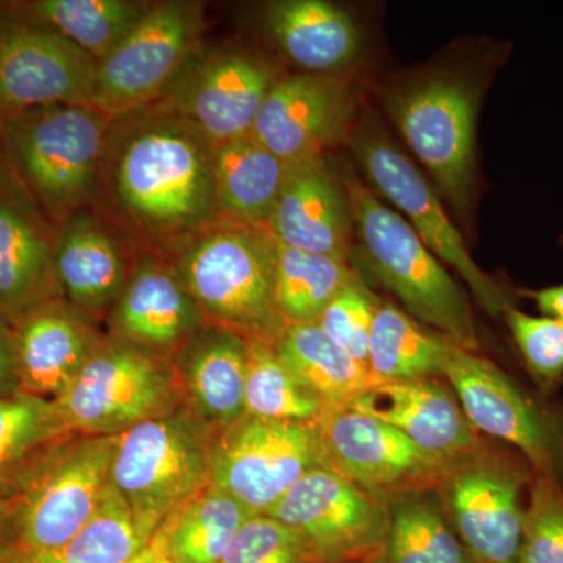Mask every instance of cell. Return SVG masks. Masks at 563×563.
<instances>
[{"label":"cell","mask_w":563,"mask_h":563,"mask_svg":"<svg viewBox=\"0 0 563 563\" xmlns=\"http://www.w3.org/2000/svg\"><path fill=\"white\" fill-rule=\"evenodd\" d=\"M92 207L125 240L166 257L181 240L220 220L213 144L158 106L113 118Z\"/></svg>","instance_id":"1"},{"label":"cell","mask_w":563,"mask_h":563,"mask_svg":"<svg viewBox=\"0 0 563 563\" xmlns=\"http://www.w3.org/2000/svg\"><path fill=\"white\" fill-rule=\"evenodd\" d=\"M335 166L354 225L350 265L390 291L420 324L476 351L477 329L465 290L401 214L377 198L350 165Z\"/></svg>","instance_id":"2"},{"label":"cell","mask_w":563,"mask_h":563,"mask_svg":"<svg viewBox=\"0 0 563 563\" xmlns=\"http://www.w3.org/2000/svg\"><path fill=\"white\" fill-rule=\"evenodd\" d=\"M488 69L477 76L429 66L391 81L380 95L391 124L462 221L476 202L477 118Z\"/></svg>","instance_id":"3"},{"label":"cell","mask_w":563,"mask_h":563,"mask_svg":"<svg viewBox=\"0 0 563 563\" xmlns=\"http://www.w3.org/2000/svg\"><path fill=\"white\" fill-rule=\"evenodd\" d=\"M166 257L207 324L269 344L288 328L277 307V242L268 229L217 220Z\"/></svg>","instance_id":"4"},{"label":"cell","mask_w":563,"mask_h":563,"mask_svg":"<svg viewBox=\"0 0 563 563\" xmlns=\"http://www.w3.org/2000/svg\"><path fill=\"white\" fill-rule=\"evenodd\" d=\"M113 118L90 103H57L3 120V162L55 224L95 206Z\"/></svg>","instance_id":"5"},{"label":"cell","mask_w":563,"mask_h":563,"mask_svg":"<svg viewBox=\"0 0 563 563\" xmlns=\"http://www.w3.org/2000/svg\"><path fill=\"white\" fill-rule=\"evenodd\" d=\"M346 144L369 187L412 225L439 261L457 272L485 313L503 320L506 309L517 307L520 291L510 292L473 261L461 231L444 210L442 196L379 118L358 113Z\"/></svg>","instance_id":"6"},{"label":"cell","mask_w":563,"mask_h":563,"mask_svg":"<svg viewBox=\"0 0 563 563\" xmlns=\"http://www.w3.org/2000/svg\"><path fill=\"white\" fill-rule=\"evenodd\" d=\"M214 435L187 406L117 435L109 484L150 536L209 487Z\"/></svg>","instance_id":"7"},{"label":"cell","mask_w":563,"mask_h":563,"mask_svg":"<svg viewBox=\"0 0 563 563\" xmlns=\"http://www.w3.org/2000/svg\"><path fill=\"white\" fill-rule=\"evenodd\" d=\"M173 361L122 340H101L55 399L70 433L120 435L181 406Z\"/></svg>","instance_id":"8"},{"label":"cell","mask_w":563,"mask_h":563,"mask_svg":"<svg viewBox=\"0 0 563 563\" xmlns=\"http://www.w3.org/2000/svg\"><path fill=\"white\" fill-rule=\"evenodd\" d=\"M536 472L520 453L483 443L440 470L435 496L477 563H517Z\"/></svg>","instance_id":"9"},{"label":"cell","mask_w":563,"mask_h":563,"mask_svg":"<svg viewBox=\"0 0 563 563\" xmlns=\"http://www.w3.org/2000/svg\"><path fill=\"white\" fill-rule=\"evenodd\" d=\"M114 444L117 435H80L32 463L14 503L13 553L54 550L90 521L109 485Z\"/></svg>","instance_id":"10"},{"label":"cell","mask_w":563,"mask_h":563,"mask_svg":"<svg viewBox=\"0 0 563 563\" xmlns=\"http://www.w3.org/2000/svg\"><path fill=\"white\" fill-rule=\"evenodd\" d=\"M443 377L477 432L509 444L536 474L563 487V406L532 395L496 363L455 344Z\"/></svg>","instance_id":"11"},{"label":"cell","mask_w":563,"mask_h":563,"mask_svg":"<svg viewBox=\"0 0 563 563\" xmlns=\"http://www.w3.org/2000/svg\"><path fill=\"white\" fill-rule=\"evenodd\" d=\"M202 33V3H152L96 68L91 106L117 118L161 101L195 57Z\"/></svg>","instance_id":"12"},{"label":"cell","mask_w":563,"mask_h":563,"mask_svg":"<svg viewBox=\"0 0 563 563\" xmlns=\"http://www.w3.org/2000/svg\"><path fill=\"white\" fill-rule=\"evenodd\" d=\"M325 465L313 424L244 417L214 435L210 485L266 515L307 473Z\"/></svg>","instance_id":"13"},{"label":"cell","mask_w":563,"mask_h":563,"mask_svg":"<svg viewBox=\"0 0 563 563\" xmlns=\"http://www.w3.org/2000/svg\"><path fill=\"white\" fill-rule=\"evenodd\" d=\"M266 515L298 533L313 563H372L390 520L388 501L329 466L307 473Z\"/></svg>","instance_id":"14"},{"label":"cell","mask_w":563,"mask_h":563,"mask_svg":"<svg viewBox=\"0 0 563 563\" xmlns=\"http://www.w3.org/2000/svg\"><path fill=\"white\" fill-rule=\"evenodd\" d=\"M282 77L276 63L243 47H221L187 63L152 106L190 122L211 144L251 135L263 101Z\"/></svg>","instance_id":"15"},{"label":"cell","mask_w":563,"mask_h":563,"mask_svg":"<svg viewBox=\"0 0 563 563\" xmlns=\"http://www.w3.org/2000/svg\"><path fill=\"white\" fill-rule=\"evenodd\" d=\"M98 63L27 13L0 14V120L38 107L90 103Z\"/></svg>","instance_id":"16"},{"label":"cell","mask_w":563,"mask_h":563,"mask_svg":"<svg viewBox=\"0 0 563 563\" xmlns=\"http://www.w3.org/2000/svg\"><path fill=\"white\" fill-rule=\"evenodd\" d=\"M312 424L325 465L377 498L424 490L442 470L387 422L350 406L325 407Z\"/></svg>","instance_id":"17"},{"label":"cell","mask_w":563,"mask_h":563,"mask_svg":"<svg viewBox=\"0 0 563 563\" xmlns=\"http://www.w3.org/2000/svg\"><path fill=\"white\" fill-rule=\"evenodd\" d=\"M358 114L350 76H282L263 101L251 136L284 162L324 155L346 143Z\"/></svg>","instance_id":"18"},{"label":"cell","mask_w":563,"mask_h":563,"mask_svg":"<svg viewBox=\"0 0 563 563\" xmlns=\"http://www.w3.org/2000/svg\"><path fill=\"white\" fill-rule=\"evenodd\" d=\"M58 225L5 162L0 163V317L13 322L60 290Z\"/></svg>","instance_id":"19"},{"label":"cell","mask_w":563,"mask_h":563,"mask_svg":"<svg viewBox=\"0 0 563 563\" xmlns=\"http://www.w3.org/2000/svg\"><path fill=\"white\" fill-rule=\"evenodd\" d=\"M207 321L168 257L143 252L110 310L113 339L176 354Z\"/></svg>","instance_id":"20"},{"label":"cell","mask_w":563,"mask_h":563,"mask_svg":"<svg viewBox=\"0 0 563 563\" xmlns=\"http://www.w3.org/2000/svg\"><path fill=\"white\" fill-rule=\"evenodd\" d=\"M268 231L284 246L350 263L354 242L350 202L325 155L287 163Z\"/></svg>","instance_id":"21"},{"label":"cell","mask_w":563,"mask_h":563,"mask_svg":"<svg viewBox=\"0 0 563 563\" xmlns=\"http://www.w3.org/2000/svg\"><path fill=\"white\" fill-rule=\"evenodd\" d=\"M347 406L387 422L442 468L484 443L451 385L439 379L380 383Z\"/></svg>","instance_id":"22"},{"label":"cell","mask_w":563,"mask_h":563,"mask_svg":"<svg viewBox=\"0 0 563 563\" xmlns=\"http://www.w3.org/2000/svg\"><path fill=\"white\" fill-rule=\"evenodd\" d=\"M20 390L55 401L84 368L101 336L88 317L55 296L11 322Z\"/></svg>","instance_id":"23"},{"label":"cell","mask_w":563,"mask_h":563,"mask_svg":"<svg viewBox=\"0 0 563 563\" xmlns=\"http://www.w3.org/2000/svg\"><path fill=\"white\" fill-rule=\"evenodd\" d=\"M55 274L66 301L85 317L110 312L131 268L117 229L98 210L70 214L58 225Z\"/></svg>","instance_id":"24"},{"label":"cell","mask_w":563,"mask_h":563,"mask_svg":"<svg viewBox=\"0 0 563 563\" xmlns=\"http://www.w3.org/2000/svg\"><path fill=\"white\" fill-rule=\"evenodd\" d=\"M277 49L302 74L347 76L362 60L365 38L350 11L325 0H277L263 9Z\"/></svg>","instance_id":"25"},{"label":"cell","mask_w":563,"mask_h":563,"mask_svg":"<svg viewBox=\"0 0 563 563\" xmlns=\"http://www.w3.org/2000/svg\"><path fill=\"white\" fill-rule=\"evenodd\" d=\"M174 372L185 406L214 433L244 417L247 340L207 324L174 354Z\"/></svg>","instance_id":"26"},{"label":"cell","mask_w":563,"mask_h":563,"mask_svg":"<svg viewBox=\"0 0 563 563\" xmlns=\"http://www.w3.org/2000/svg\"><path fill=\"white\" fill-rule=\"evenodd\" d=\"M287 162L251 135L213 144L214 192L220 220L268 229Z\"/></svg>","instance_id":"27"},{"label":"cell","mask_w":563,"mask_h":563,"mask_svg":"<svg viewBox=\"0 0 563 563\" xmlns=\"http://www.w3.org/2000/svg\"><path fill=\"white\" fill-rule=\"evenodd\" d=\"M274 350L325 407L347 406L380 384L365 363L333 342L317 322L288 325Z\"/></svg>","instance_id":"28"},{"label":"cell","mask_w":563,"mask_h":563,"mask_svg":"<svg viewBox=\"0 0 563 563\" xmlns=\"http://www.w3.org/2000/svg\"><path fill=\"white\" fill-rule=\"evenodd\" d=\"M390 520L372 563H477L451 528L439 499L424 490L388 501Z\"/></svg>","instance_id":"29"},{"label":"cell","mask_w":563,"mask_h":563,"mask_svg":"<svg viewBox=\"0 0 563 563\" xmlns=\"http://www.w3.org/2000/svg\"><path fill=\"white\" fill-rule=\"evenodd\" d=\"M453 343L426 332L420 322L391 302L379 303L368 342V368L380 383L439 379Z\"/></svg>","instance_id":"30"},{"label":"cell","mask_w":563,"mask_h":563,"mask_svg":"<svg viewBox=\"0 0 563 563\" xmlns=\"http://www.w3.org/2000/svg\"><path fill=\"white\" fill-rule=\"evenodd\" d=\"M254 514L209 485L158 526L173 563H220L240 528Z\"/></svg>","instance_id":"31"},{"label":"cell","mask_w":563,"mask_h":563,"mask_svg":"<svg viewBox=\"0 0 563 563\" xmlns=\"http://www.w3.org/2000/svg\"><path fill=\"white\" fill-rule=\"evenodd\" d=\"M151 7L152 3L133 0H36L22 7V11L60 32L99 65Z\"/></svg>","instance_id":"32"},{"label":"cell","mask_w":563,"mask_h":563,"mask_svg":"<svg viewBox=\"0 0 563 563\" xmlns=\"http://www.w3.org/2000/svg\"><path fill=\"white\" fill-rule=\"evenodd\" d=\"M151 539L109 484L98 510L73 539L41 553H11L9 563H125Z\"/></svg>","instance_id":"33"},{"label":"cell","mask_w":563,"mask_h":563,"mask_svg":"<svg viewBox=\"0 0 563 563\" xmlns=\"http://www.w3.org/2000/svg\"><path fill=\"white\" fill-rule=\"evenodd\" d=\"M357 277L347 262L277 243L276 299L288 325L318 322L332 299Z\"/></svg>","instance_id":"34"},{"label":"cell","mask_w":563,"mask_h":563,"mask_svg":"<svg viewBox=\"0 0 563 563\" xmlns=\"http://www.w3.org/2000/svg\"><path fill=\"white\" fill-rule=\"evenodd\" d=\"M325 404L280 361L274 344L247 340L244 415L312 424Z\"/></svg>","instance_id":"35"},{"label":"cell","mask_w":563,"mask_h":563,"mask_svg":"<svg viewBox=\"0 0 563 563\" xmlns=\"http://www.w3.org/2000/svg\"><path fill=\"white\" fill-rule=\"evenodd\" d=\"M70 432L51 399L18 390L0 396V481L31 466V459L68 439Z\"/></svg>","instance_id":"36"},{"label":"cell","mask_w":563,"mask_h":563,"mask_svg":"<svg viewBox=\"0 0 563 563\" xmlns=\"http://www.w3.org/2000/svg\"><path fill=\"white\" fill-rule=\"evenodd\" d=\"M515 346L542 395H551L563 380V321L533 317L518 307L503 314Z\"/></svg>","instance_id":"37"},{"label":"cell","mask_w":563,"mask_h":563,"mask_svg":"<svg viewBox=\"0 0 563 563\" xmlns=\"http://www.w3.org/2000/svg\"><path fill=\"white\" fill-rule=\"evenodd\" d=\"M517 563H563V487L536 474Z\"/></svg>","instance_id":"38"},{"label":"cell","mask_w":563,"mask_h":563,"mask_svg":"<svg viewBox=\"0 0 563 563\" xmlns=\"http://www.w3.org/2000/svg\"><path fill=\"white\" fill-rule=\"evenodd\" d=\"M377 309L379 301L358 276L332 299L317 324L352 357L368 366L369 332Z\"/></svg>","instance_id":"39"},{"label":"cell","mask_w":563,"mask_h":563,"mask_svg":"<svg viewBox=\"0 0 563 563\" xmlns=\"http://www.w3.org/2000/svg\"><path fill=\"white\" fill-rule=\"evenodd\" d=\"M298 533L268 515H254L233 537L220 563H307Z\"/></svg>","instance_id":"40"},{"label":"cell","mask_w":563,"mask_h":563,"mask_svg":"<svg viewBox=\"0 0 563 563\" xmlns=\"http://www.w3.org/2000/svg\"><path fill=\"white\" fill-rule=\"evenodd\" d=\"M20 390L11 322L0 317V396Z\"/></svg>","instance_id":"41"},{"label":"cell","mask_w":563,"mask_h":563,"mask_svg":"<svg viewBox=\"0 0 563 563\" xmlns=\"http://www.w3.org/2000/svg\"><path fill=\"white\" fill-rule=\"evenodd\" d=\"M520 296L531 298L543 317L563 321V284L542 288V290H521Z\"/></svg>","instance_id":"42"},{"label":"cell","mask_w":563,"mask_h":563,"mask_svg":"<svg viewBox=\"0 0 563 563\" xmlns=\"http://www.w3.org/2000/svg\"><path fill=\"white\" fill-rule=\"evenodd\" d=\"M125 563H173L169 559L168 551H166L165 542H163L161 532L155 531L152 536L151 542L133 555L131 561Z\"/></svg>","instance_id":"43"},{"label":"cell","mask_w":563,"mask_h":563,"mask_svg":"<svg viewBox=\"0 0 563 563\" xmlns=\"http://www.w3.org/2000/svg\"><path fill=\"white\" fill-rule=\"evenodd\" d=\"M11 553H13V547H9L3 539L2 533V521H0V563H9Z\"/></svg>","instance_id":"44"},{"label":"cell","mask_w":563,"mask_h":563,"mask_svg":"<svg viewBox=\"0 0 563 563\" xmlns=\"http://www.w3.org/2000/svg\"><path fill=\"white\" fill-rule=\"evenodd\" d=\"M3 162V120H0V163Z\"/></svg>","instance_id":"45"},{"label":"cell","mask_w":563,"mask_h":563,"mask_svg":"<svg viewBox=\"0 0 563 563\" xmlns=\"http://www.w3.org/2000/svg\"><path fill=\"white\" fill-rule=\"evenodd\" d=\"M561 244L563 246V232H562V235H561Z\"/></svg>","instance_id":"46"}]
</instances>
